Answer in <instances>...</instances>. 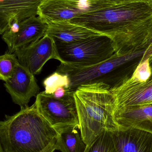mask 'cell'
<instances>
[{
    "mask_svg": "<svg viewBox=\"0 0 152 152\" xmlns=\"http://www.w3.org/2000/svg\"><path fill=\"white\" fill-rule=\"evenodd\" d=\"M4 86L13 102L21 108L28 107L30 99L37 96L40 90L35 75L20 64Z\"/></svg>",
    "mask_w": 152,
    "mask_h": 152,
    "instance_id": "11",
    "label": "cell"
},
{
    "mask_svg": "<svg viewBox=\"0 0 152 152\" xmlns=\"http://www.w3.org/2000/svg\"><path fill=\"white\" fill-rule=\"evenodd\" d=\"M149 57L147 49L125 55L115 54L112 58L99 64L87 67L71 66L61 63L56 71L68 77L70 84L66 91H75L82 85L104 81L103 77L114 69L138 58Z\"/></svg>",
    "mask_w": 152,
    "mask_h": 152,
    "instance_id": "5",
    "label": "cell"
},
{
    "mask_svg": "<svg viewBox=\"0 0 152 152\" xmlns=\"http://www.w3.org/2000/svg\"><path fill=\"white\" fill-rule=\"evenodd\" d=\"M46 35L55 43L70 44L103 34L72 23L70 20H61L47 24Z\"/></svg>",
    "mask_w": 152,
    "mask_h": 152,
    "instance_id": "13",
    "label": "cell"
},
{
    "mask_svg": "<svg viewBox=\"0 0 152 152\" xmlns=\"http://www.w3.org/2000/svg\"><path fill=\"white\" fill-rule=\"evenodd\" d=\"M14 53L20 64L34 75L41 73L48 61L59 60L55 42L47 35L29 46L17 50Z\"/></svg>",
    "mask_w": 152,
    "mask_h": 152,
    "instance_id": "9",
    "label": "cell"
},
{
    "mask_svg": "<svg viewBox=\"0 0 152 152\" xmlns=\"http://www.w3.org/2000/svg\"><path fill=\"white\" fill-rule=\"evenodd\" d=\"M74 92L66 91L61 98L44 91L36 96L35 103L37 111L56 131L69 127L80 129Z\"/></svg>",
    "mask_w": 152,
    "mask_h": 152,
    "instance_id": "6",
    "label": "cell"
},
{
    "mask_svg": "<svg viewBox=\"0 0 152 152\" xmlns=\"http://www.w3.org/2000/svg\"><path fill=\"white\" fill-rule=\"evenodd\" d=\"M18 60L14 53L7 52L0 57V79L6 82L10 79L19 65Z\"/></svg>",
    "mask_w": 152,
    "mask_h": 152,
    "instance_id": "17",
    "label": "cell"
},
{
    "mask_svg": "<svg viewBox=\"0 0 152 152\" xmlns=\"http://www.w3.org/2000/svg\"><path fill=\"white\" fill-rule=\"evenodd\" d=\"M151 76L152 70L149 62V58H142L131 76V77L137 81L144 82L148 80Z\"/></svg>",
    "mask_w": 152,
    "mask_h": 152,
    "instance_id": "20",
    "label": "cell"
},
{
    "mask_svg": "<svg viewBox=\"0 0 152 152\" xmlns=\"http://www.w3.org/2000/svg\"><path fill=\"white\" fill-rule=\"evenodd\" d=\"M55 45L61 63L76 67L99 64L116 53L112 40L104 35L74 43Z\"/></svg>",
    "mask_w": 152,
    "mask_h": 152,
    "instance_id": "4",
    "label": "cell"
},
{
    "mask_svg": "<svg viewBox=\"0 0 152 152\" xmlns=\"http://www.w3.org/2000/svg\"><path fill=\"white\" fill-rule=\"evenodd\" d=\"M117 152H152V134L133 128L112 132Z\"/></svg>",
    "mask_w": 152,
    "mask_h": 152,
    "instance_id": "14",
    "label": "cell"
},
{
    "mask_svg": "<svg viewBox=\"0 0 152 152\" xmlns=\"http://www.w3.org/2000/svg\"><path fill=\"white\" fill-rule=\"evenodd\" d=\"M113 4L105 0H44L38 8L37 16L47 24L58 20H71Z\"/></svg>",
    "mask_w": 152,
    "mask_h": 152,
    "instance_id": "7",
    "label": "cell"
},
{
    "mask_svg": "<svg viewBox=\"0 0 152 152\" xmlns=\"http://www.w3.org/2000/svg\"><path fill=\"white\" fill-rule=\"evenodd\" d=\"M56 150L61 152H85L86 145L82 139L79 128L69 127L57 130Z\"/></svg>",
    "mask_w": 152,
    "mask_h": 152,
    "instance_id": "16",
    "label": "cell"
},
{
    "mask_svg": "<svg viewBox=\"0 0 152 152\" xmlns=\"http://www.w3.org/2000/svg\"><path fill=\"white\" fill-rule=\"evenodd\" d=\"M56 138H54L47 146L42 151L38 152H54L56 150V146L55 145Z\"/></svg>",
    "mask_w": 152,
    "mask_h": 152,
    "instance_id": "23",
    "label": "cell"
},
{
    "mask_svg": "<svg viewBox=\"0 0 152 152\" xmlns=\"http://www.w3.org/2000/svg\"><path fill=\"white\" fill-rule=\"evenodd\" d=\"M115 118L121 129H135L152 134V105L117 111Z\"/></svg>",
    "mask_w": 152,
    "mask_h": 152,
    "instance_id": "15",
    "label": "cell"
},
{
    "mask_svg": "<svg viewBox=\"0 0 152 152\" xmlns=\"http://www.w3.org/2000/svg\"><path fill=\"white\" fill-rule=\"evenodd\" d=\"M143 49L148 50L150 53V58L152 56V26L144 44Z\"/></svg>",
    "mask_w": 152,
    "mask_h": 152,
    "instance_id": "21",
    "label": "cell"
},
{
    "mask_svg": "<svg viewBox=\"0 0 152 152\" xmlns=\"http://www.w3.org/2000/svg\"><path fill=\"white\" fill-rule=\"evenodd\" d=\"M70 22L111 38L116 54L122 55L143 50L152 26L151 2L114 3L85 13Z\"/></svg>",
    "mask_w": 152,
    "mask_h": 152,
    "instance_id": "1",
    "label": "cell"
},
{
    "mask_svg": "<svg viewBox=\"0 0 152 152\" xmlns=\"http://www.w3.org/2000/svg\"><path fill=\"white\" fill-rule=\"evenodd\" d=\"M112 3L119 4L124 3L137 2H151L152 0H105Z\"/></svg>",
    "mask_w": 152,
    "mask_h": 152,
    "instance_id": "22",
    "label": "cell"
},
{
    "mask_svg": "<svg viewBox=\"0 0 152 152\" xmlns=\"http://www.w3.org/2000/svg\"><path fill=\"white\" fill-rule=\"evenodd\" d=\"M151 4H152V2H151Z\"/></svg>",
    "mask_w": 152,
    "mask_h": 152,
    "instance_id": "26",
    "label": "cell"
},
{
    "mask_svg": "<svg viewBox=\"0 0 152 152\" xmlns=\"http://www.w3.org/2000/svg\"><path fill=\"white\" fill-rule=\"evenodd\" d=\"M116 103V111L133 107L152 105V76L144 82L131 77L111 88Z\"/></svg>",
    "mask_w": 152,
    "mask_h": 152,
    "instance_id": "8",
    "label": "cell"
},
{
    "mask_svg": "<svg viewBox=\"0 0 152 152\" xmlns=\"http://www.w3.org/2000/svg\"><path fill=\"white\" fill-rule=\"evenodd\" d=\"M45 91L46 94H52L58 88L63 87L66 90L69 86L68 77L59 72L55 71L46 77L43 81Z\"/></svg>",
    "mask_w": 152,
    "mask_h": 152,
    "instance_id": "19",
    "label": "cell"
},
{
    "mask_svg": "<svg viewBox=\"0 0 152 152\" xmlns=\"http://www.w3.org/2000/svg\"><path fill=\"white\" fill-rule=\"evenodd\" d=\"M19 29L16 33L5 31L2 38L8 46L7 52L14 53L35 42L46 35L47 24L38 16L27 19L19 23Z\"/></svg>",
    "mask_w": 152,
    "mask_h": 152,
    "instance_id": "10",
    "label": "cell"
},
{
    "mask_svg": "<svg viewBox=\"0 0 152 152\" xmlns=\"http://www.w3.org/2000/svg\"><path fill=\"white\" fill-rule=\"evenodd\" d=\"M85 152H117L112 132H103L87 148Z\"/></svg>",
    "mask_w": 152,
    "mask_h": 152,
    "instance_id": "18",
    "label": "cell"
},
{
    "mask_svg": "<svg viewBox=\"0 0 152 152\" xmlns=\"http://www.w3.org/2000/svg\"><path fill=\"white\" fill-rule=\"evenodd\" d=\"M149 62H150V66H151V69L152 76V56L149 58Z\"/></svg>",
    "mask_w": 152,
    "mask_h": 152,
    "instance_id": "25",
    "label": "cell"
},
{
    "mask_svg": "<svg viewBox=\"0 0 152 152\" xmlns=\"http://www.w3.org/2000/svg\"><path fill=\"white\" fill-rule=\"evenodd\" d=\"M44 0H0V32L2 34L13 21L18 22L37 16Z\"/></svg>",
    "mask_w": 152,
    "mask_h": 152,
    "instance_id": "12",
    "label": "cell"
},
{
    "mask_svg": "<svg viewBox=\"0 0 152 152\" xmlns=\"http://www.w3.org/2000/svg\"><path fill=\"white\" fill-rule=\"evenodd\" d=\"M104 81L82 85L74 92L80 131L87 148L103 132L121 129L115 118L116 103Z\"/></svg>",
    "mask_w": 152,
    "mask_h": 152,
    "instance_id": "2",
    "label": "cell"
},
{
    "mask_svg": "<svg viewBox=\"0 0 152 152\" xmlns=\"http://www.w3.org/2000/svg\"><path fill=\"white\" fill-rule=\"evenodd\" d=\"M0 122V152H38L46 147L58 132L33 105L21 108Z\"/></svg>",
    "mask_w": 152,
    "mask_h": 152,
    "instance_id": "3",
    "label": "cell"
},
{
    "mask_svg": "<svg viewBox=\"0 0 152 152\" xmlns=\"http://www.w3.org/2000/svg\"><path fill=\"white\" fill-rule=\"evenodd\" d=\"M66 93L65 88L63 87H60L56 89L53 95L56 98H61L65 95Z\"/></svg>",
    "mask_w": 152,
    "mask_h": 152,
    "instance_id": "24",
    "label": "cell"
}]
</instances>
